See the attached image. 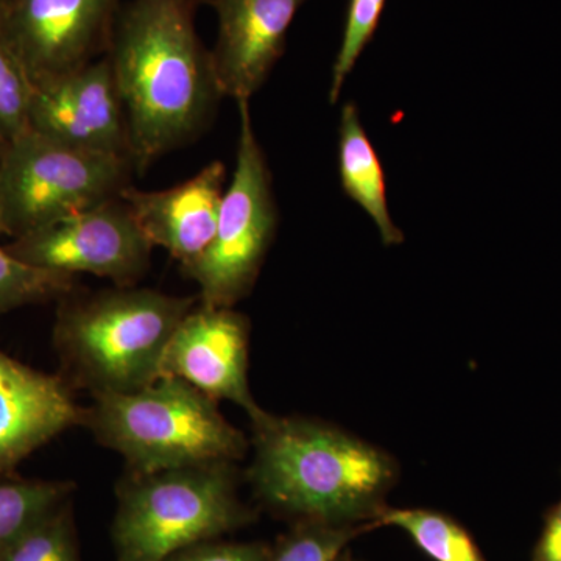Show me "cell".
Segmentation results:
<instances>
[{"label":"cell","mask_w":561,"mask_h":561,"mask_svg":"<svg viewBox=\"0 0 561 561\" xmlns=\"http://www.w3.org/2000/svg\"><path fill=\"white\" fill-rule=\"evenodd\" d=\"M7 144H3L2 140H0V164H2V158L3 153H5Z\"/></svg>","instance_id":"obj_26"},{"label":"cell","mask_w":561,"mask_h":561,"mask_svg":"<svg viewBox=\"0 0 561 561\" xmlns=\"http://www.w3.org/2000/svg\"><path fill=\"white\" fill-rule=\"evenodd\" d=\"M376 529L371 524L335 526L323 523H297L271 549L268 561H337L350 542Z\"/></svg>","instance_id":"obj_20"},{"label":"cell","mask_w":561,"mask_h":561,"mask_svg":"<svg viewBox=\"0 0 561 561\" xmlns=\"http://www.w3.org/2000/svg\"><path fill=\"white\" fill-rule=\"evenodd\" d=\"M250 321L227 306L197 305L165 346L161 378H176L216 401H230L251 421L264 415L249 382Z\"/></svg>","instance_id":"obj_10"},{"label":"cell","mask_w":561,"mask_h":561,"mask_svg":"<svg viewBox=\"0 0 561 561\" xmlns=\"http://www.w3.org/2000/svg\"><path fill=\"white\" fill-rule=\"evenodd\" d=\"M84 412L60 376L35 370L0 351V476L83 424Z\"/></svg>","instance_id":"obj_14"},{"label":"cell","mask_w":561,"mask_h":561,"mask_svg":"<svg viewBox=\"0 0 561 561\" xmlns=\"http://www.w3.org/2000/svg\"><path fill=\"white\" fill-rule=\"evenodd\" d=\"M73 483L58 481H0V553L44 516L69 501Z\"/></svg>","instance_id":"obj_17"},{"label":"cell","mask_w":561,"mask_h":561,"mask_svg":"<svg viewBox=\"0 0 561 561\" xmlns=\"http://www.w3.org/2000/svg\"><path fill=\"white\" fill-rule=\"evenodd\" d=\"M376 524L404 531L434 561H486L470 531L446 513L387 507Z\"/></svg>","instance_id":"obj_16"},{"label":"cell","mask_w":561,"mask_h":561,"mask_svg":"<svg viewBox=\"0 0 561 561\" xmlns=\"http://www.w3.org/2000/svg\"><path fill=\"white\" fill-rule=\"evenodd\" d=\"M271 549L261 542L206 541L176 552L165 561H268Z\"/></svg>","instance_id":"obj_23"},{"label":"cell","mask_w":561,"mask_h":561,"mask_svg":"<svg viewBox=\"0 0 561 561\" xmlns=\"http://www.w3.org/2000/svg\"><path fill=\"white\" fill-rule=\"evenodd\" d=\"M203 3L208 0H130L117 16L106 57L139 175L201 136L224 99L210 50L195 28Z\"/></svg>","instance_id":"obj_1"},{"label":"cell","mask_w":561,"mask_h":561,"mask_svg":"<svg viewBox=\"0 0 561 561\" xmlns=\"http://www.w3.org/2000/svg\"><path fill=\"white\" fill-rule=\"evenodd\" d=\"M0 561H80L69 501L11 542Z\"/></svg>","instance_id":"obj_19"},{"label":"cell","mask_w":561,"mask_h":561,"mask_svg":"<svg viewBox=\"0 0 561 561\" xmlns=\"http://www.w3.org/2000/svg\"><path fill=\"white\" fill-rule=\"evenodd\" d=\"M33 84L0 35V140L13 142L31 131Z\"/></svg>","instance_id":"obj_21"},{"label":"cell","mask_w":561,"mask_h":561,"mask_svg":"<svg viewBox=\"0 0 561 561\" xmlns=\"http://www.w3.org/2000/svg\"><path fill=\"white\" fill-rule=\"evenodd\" d=\"M251 426L249 479L265 507L297 523L378 527L400 478L398 461L389 453L306 416L265 412Z\"/></svg>","instance_id":"obj_2"},{"label":"cell","mask_w":561,"mask_h":561,"mask_svg":"<svg viewBox=\"0 0 561 561\" xmlns=\"http://www.w3.org/2000/svg\"><path fill=\"white\" fill-rule=\"evenodd\" d=\"M83 426L121 454L133 474L236 463L250 448L216 400L176 378L128 393L94 394Z\"/></svg>","instance_id":"obj_4"},{"label":"cell","mask_w":561,"mask_h":561,"mask_svg":"<svg viewBox=\"0 0 561 561\" xmlns=\"http://www.w3.org/2000/svg\"><path fill=\"white\" fill-rule=\"evenodd\" d=\"M238 108L236 169L221 198L216 234L197 261L181 268L201 287L198 300L227 308L253 289L278 228L272 173L254 133L250 102H238Z\"/></svg>","instance_id":"obj_7"},{"label":"cell","mask_w":561,"mask_h":561,"mask_svg":"<svg viewBox=\"0 0 561 561\" xmlns=\"http://www.w3.org/2000/svg\"><path fill=\"white\" fill-rule=\"evenodd\" d=\"M124 0H5L0 35L33 88L108 54Z\"/></svg>","instance_id":"obj_8"},{"label":"cell","mask_w":561,"mask_h":561,"mask_svg":"<svg viewBox=\"0 0 561 561\" xmlns=\"http://www.w3.org/2000/svg\"><path fill=\"white\" fill-rule=\"evenodd\" d=\"M225 181L227 168L214 161L169 190L140 191L130 184L119 197L151 245L168 251L184 268L205 253L216 234Z\"/></svg>","instance_id":"obj_13"},{"label":"cell","mask_w":561,"mask_h":561,"mask_svg":"<svg viewBox=\"0 0 561 561\" xmlns=\"http://www.w3.org/2000/svg\"><path fill=\"white\" fill-rule=\"evenodd\" d=\"M197 298L116 287L61 298L54 342L70 376L102 393H128L161 378V362Z\"/></svg>","instance_id":"obj_3"},{"label":"cell","mask_w":561,"mask_h":561,"mask_svg":"<svg viewBox=\"0 0 561 561\" xmlns=\"http://www.w3.org/2000/svg\"><path fill=\"white\" fill-rule=\"evenodd\" d=\"M339 176L343 192L375 221L383 245H401L404 232L390 216L386 173L354 103L343 105L341 113Z\"/></svg>","instance_id":"obj_15"},{"label":"cell","mask_w":561,"mask_h":561,"mask_svg":"<svg viewBox=\"0 0 561 561\" xmlns=\"http://www.w3.org/2000/svg\"><path fill=\"white\" fill-rule=\"evenodd\" d=\"M308 0H208L219 18L210 50L224 98L250 102L286 51L287 32Z\"/></svg>","instance_id":"obj_12"},{"label":"cell","mask_w":561,"mask_h":561,"mask_svg":"<svg viewBox=\"0 0 561 561\" xmlns=\"http://www.w3.org/2000/svg\"><path fill=\"white\" fill-rule=\"evenodd\" d=\"M337 561H359V560H353L351 559V556H350V552L348 551H345L342 553L341 557H339V560Z\"/></svg>","instance_id":"obj_25"},{"label":"cell","mask_w":561,"mask_h":561,"mask_svg":"<svg viewBox=\"0 0 561 561\" xmlns=\"http://www.w3.org/2000/svg\"><path fill=\"white\" fill-rule=\"evenodd\" d=\"M3 3H5V0H0V11H2Z\"/></svg>","instance_id":"obj_27"},{"label":"cell","mask_w":561,"mask_h":561,"mask_svg":"<svg viewBox=\"0 0 561 561\" xmlns=\"http://www.w3.org/2000/svg\"><path fill=\"white\" fill-rule=\"evenodd\" d=\"M7 249L41 271L88 273L117 287H133L149 271L154 247L119 197L13 239Z\"/></svg>","instance_id":"obj_9"},{"label":"cell","mask_w":561,"mask_h":561,"mask_svg":"<svg viewBox=\"0 0 561 561\" xmlns=\"http://www.w3.org/2000/svg\"><path fill=\"white\" fill-rule=\"evenodd\" d=\"M131 160L77 149L35 131L9 144L0 164V232L24 238L119 198Z\"/></svg>","instance_id":"obj_6"},{"label":"cell","mask_w":561,"mask_h":561,"mask_svg":"<svg viewBox=\"0 0 561 561\" xmlns=\"http://www.w3.org/2000/svg\"><path fill=\"white\" fill-rule=\"evenodd\" d=\"M73 289L76 276L32 267L0 245V313L22 306L61 300Z\"/></svg>","instance_id":"obj_18"},{"label":"cell","mask_w":561,"mask_h":561,"mask_svg":"<svg viewBox=\"0 0 561 561\" xmlns=\"http://www.w3.org/2000/svg\"><path fill=\"white\" fill-rule=\"evenodd\" d=\"M386 2L387 0H350L341 49L332 68L331 103L337 102L346 77L353 72L362 51L378 31Z\"/></svg>","instance_id":"obj_22"},{"label":"cell","mask_w":561,"mask_h":561,"mask_svg":"<svg viewBox=\"0 0 561 561\" xmlns=\"http://www.w3.org/2000/svg\"><path fill=\"white\" fill-rule=\"evenodd\" d=\"M31 130L77 149L131 160L127 114L108 57L33 88Z\"/></svg>","instance_id":"obj_11"},{"label":"cell","mask_w":561,"mask_h":561,"mask_svg":"<svg viewBox=\"0 0 561 561\" xmlns=\"http://www.w3.org/2000/svg\"><path fill=\"white\" fill-rule=\"evenodd\" d=\"M234 463L131 474L117 489L116 561H165L245 526Z\"/></svg>","instance_id":"obj_5"},{"label":"cell","mask_w":561,"mask_h":561,"mask_svg":"<svg viewBox=\"0 0 561 561\" xmlns=\"http://www.w3.org/2000/svg\"><path fill=\"white\" fill-rule=\"evenodd\" d=\"M531 561H561V500L546 513Z\"/></svg>","instance_id":"obj_24"}]
</instances>
